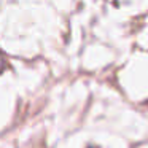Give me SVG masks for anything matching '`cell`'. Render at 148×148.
I'll list each match as a JSON object with an SVG mask.
<instances>
[{
    "label": "cell",
    "instance_id": "6da1fadb",
    "mask_svg": "<svg viewBox=\"0 0 148 148\" xmlns=\"http://www.w3.org/2000/svg\"><path fill=\"white\" fill-rule=\"evenodd\" d=\"M2 67H3V58H2V54H0V72H2Z\"/></svg>",
    "mask_w": 148,
    "mask_h": 148
}]
</instances>
